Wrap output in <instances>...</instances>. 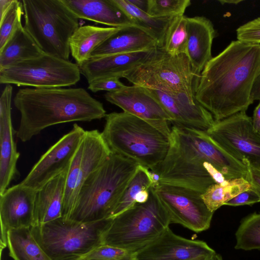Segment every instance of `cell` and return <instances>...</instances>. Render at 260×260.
I'll return each mask as SVG.
<instances>
[{
	"label": "cell",
	"mask_w": 260,
	"mask_h": 260,
	"mask_svg": "<svg viewBox=\"0 0 260 260\" xmlns=\"http://www.w3.org/2000/svg\"><path fill=\"white\" fill-rule=\"evenodd\" d=\"M260 74V44L232 41L201 72L195 99L219 121L246 112Z\"/></svg>",
	"instance_id": "obj_1"
},
{
	"label": "cell",
	"mask_w": 260,
	"mask_h": 260,
	"mask_svg": "<svg viewBox=\"0 0 260 260\" xmlns=\"http://www.w3.org/2000/svg\"><path fill=\"white\" fill-rule=\"evenodd\" d=\"M164 159L153 170L160 184L183 187L202 194L215 182L208 171L212 164L226 180L248 178V168L217 145L206 131L173 124Z\"/></svg>",
	"instance_id": "obj_2"
},
{
	"label": "cell",
	"mask_w": 260,
	"mask_h": 260,
	"mask_svg": "<svg viewBox=\"0 0 260 260\" xmlns=\"http://www.w3.org/2000/svg\"><path fill=\"white\" fill-rule=\"evenodd\" d=\"M13 102L20 114L16 136L23 142L54 125L89 122L107 115L103 104L81 87L23 88L17 91Z\"/></svg>",
	"instance_id": "obj_3"
},
{
	"label": "cell",
	"mask_w": 260,
	"mask_h": 260,
	"mask_svg": "<svg viewBox=\"0 0 260 260\" xmlns=\"http://www.w3.org/2000/svg\"><path fill=\"white\" fill-rule=\"evenodd\" d=\"M138 166L112 152L83 184L69 219L89 223L110 218Z\"/></svg>",
	"instance_id": "obj_4"
},
{
	"label": "cell",
	"mask_w": 260,
	"mask_h": 260,
	"mask_svg": "<svg viewBox=\"0 0 260 260\" xmlns=\"http://www.w3.org/2000/svg\"><path fill=\"white\" fill-rule=\"evenodd\" d=\"M102 136L112 153L153 170L165 158L169 138L144 120L131 114L106 115Z\"/></svg>",
	"instance_id": "obj_5"
},
{
	"label": "cell",
	"mask_w": 260,
	"mask_h": 260,
	"mask_svg": "<svg viewBox=\"0 0 260 260\" xmlns=\"http://www.w3.org/2000/svg\"><path fill=\"white\" fill-rule=\"evenodd\" d=\"M25 30L43 53L69 60L70 40L79 19L60 0H23Z\"/></svg>",
	"instance_id": "obj_6"
},
{
	"label": "cell",
	"mask_w": 260,
	"mask_h": 260,
	"mask_svg": "<svg viewBox=\"0 0 260 260\" xmlns=\"http://www.w3.org/2000/svg\"><path fill=\"white\" fill-rule=\"evenodd\" d=\"M148 201L112 218L102 236V244L135 252L159 236L171 223L151 187Z\"/></svg>",
	"instance_id": "obj_7"
},
{
	"label": "cell",
	"mask_w": 260,
	"mask_h": 260,
	"mask_svg": "<svg viewBox=\"0 0 260 260\" xmlns=\"http://www.w3.org/2000/svg\"><path fill=\"white\" fill-rule=\"evenodd\" d=\"M111 220L81 223L61 217L30 229L52 260H79L102 244L103 235Z\"/></svg>",
	"instance_id": "obj_8"
},
{
	"label": "cell",
	"mask_w": 260,
	"mask_h": 260,
	"mask_svg": "<svg viewBox=\"0 0 260 260\" xmlns=\"http://www.w3.org/2000/svg\"><path fill=\"white\" fill-rule=\"evenodd\" d=\"M199 77L194 74L186 54L172 55L159 47L123 76L134 85L171 95L185 94L192 99H195Z\"/></svg>",
	"instance_id": "obj_9"
},
{
	"label": "cell",
	"mask_w": 260,
	"mask_h": 260,
	"mask_svg": "<svg viewBox=\"0 0 260 260\" xmlns=\"http://www.w3.org/2000/svg\"><path fill=\"white\" fill-rule=\"evenodd\" d=\"M77 63L45 53L0 70V83L37 88L76 84L80 79Z\"/></svg>",
	"instance_id": "obj_10"
},
{
	"label": "cell",
	"mask_w": 260,
	"mask_h": 260,
	"mask_svg": "<svg viewBox=\"0 0 260 260\" xmlns=\"http://www.w3.org/2000/svg\"><path fill=\"white\" fill-rule=\"evenodd\" d=\"M206 132L233 157L244 164L248 161L251 167L260 169V134L253 130L252 118L246 112L215 121Z\"/></svg>",
	"instance_id": "obj_11"
},
{
	"label": "cell",
	"mask_w": 260,
	"mask_h": 260,
	"mask_svg": "<svg viewBox=\"0 0 260 260\" xmlns=\"http://www.w3.org/2000/svg\"><path fill=\"white\" fill-rule=\"evenodd\" d=\"M111 153L101 132L85 131L68 171L62 217L70 218L83 184Z\"/></svg>",
	"instance_id": "obj_12"
},
{
	"label": "cell",
	"mask_w": 260,
	"mask_h": 260,
	"mask_svg": "<svg viewBox=\"0 0 260 260\" xmlns=\"http://www.w3.org/2000/svg\"><path fill=\"white\" fill-rule=\"evenodd\" d=\"M166 211L170 223L196 233L208 230L213 213L204 203L201 193L191 189L160 184L152 187Z\"/></svg>",
	"instance_id": "obj_13"
},
{
	"label": "cell",
	"mask_w": 260,
	"mask_h": 260,
	"mask_svg": "<svg viewBox=\"0 0 260 260\" xmlns=\"http://www.w3.org/2000/svg\"><path fill=\"white\" fill-rule=\"evenodd\" d=\"M85 131L77 124L44 153L21 182L38 190L47 183L68 170Z\"/></svg>",
	"instance_id": "obj_14"
},
{
	"label": "cell",
	"mask_w": 260,
	"mask_h": 260,
	"mask_svg": "<svg viewBox=\"0 0 260 260\" xmlns=\"http://www.w3.org/2000/svg\"><path fill=\"white\" fill-rule=\"evenodd\" d=\"M105 99L123 112L134 115L149 123L163 134L170 136L171 118L159 101L145 87L125 86L114 92H107Z\"/></svg>",
	"instance_id": "obj_15"
},
{
	"label": "cell",
	"mask_w": 260,
	"mask_h": 260,
	"mask_svg": "<svg viewBox=\"0 0 260 260\" xmlns=\"http://www.w3.org/2000/svg\"><path fill=\"white\" fill-rule=\"evenodd\" d=\"M215 253L205 241L182 237L169 227L154 241L134 252L133 260H207Z\"/></svg>",
	"instance_id": "obj_16"
},
{
	"label": "cell",
	"mask_w": 260,
	"mask_h": 260,
	"mask_svg": "<svg viewBox=\"0 0 260 260\" xmlns=\"http://www.w3.org/2000/svg\"><path fill=\"white\" fill-rule=\"evenodd\" d=\"M37 192L20 182L0 194L1 247H7L9 231L34 226Z\"/></svg>",
	"instance_id": "obj_17"
},
{
	"label": "cell",
	"mask_w": 260,
	"mask_h": 260,
	"mask_svg": "<svg viewBox=\"0 0 260 260\" xmlns=\"http://www.w3.org/2000/svg\"><path fill=\"white\" fill-rule=\"evenodd\" d=\"M12 91L11 85L7 84L0 98V194L20 175L17 168L20 153L14 140L16 132L11 116Z\"/></svg>",
	"instance_id": "obj_18"
},
{
	"label": "cell",
	"mask_w": 260,
	"mask_h": 260,
	"mask_svg": "<svg viewBox=\"0 0 260 260\" xmlns=\"http://www.w3.org/2000/svg\"><path fill=\"white\" fill-rule=\"evenodd\" d=\"M159 101L171 118L173 124L206 131L215 122L212 115L196 99L185 94L171 95L148 89Z\"/></svg>",
	"instance_id": "obj_19"
},
{
	"label": "cell",
	"mask_w": 260,
	"mask_h": 260,
	"mask_svg": "<svg viewBox=\"0 0 260 260\" xmlns=\"http://www.w3.org/2000/svg\"><path fill=\"white\" fill-rule=\"evenodd\" d=\"M155 48L134 53L90 58L77 65L81 74L86 78L88 84L104 78H123L126 72L146 60Z\"/></svg>",
	"instance_id": "obj_20"
},
{
	"label": "cell",
	"mask_w": 260,
	"mask_h": 260,
	"mask_svg": "<svg viewBox=\"0 0 260 260\" xmlns=\"http://www.w3.org/2000/svg\"><path fill=\"white\" fill-rule=\"evenodd\" d=\"M186 55L194 74L200 76L213 57L212 46L215 30L212 22L204 16L187 17Z\"/></svg>",
	"instance_id": "obj_21"
},
{
	"label": "cell",
	"mask_w": 260,
	"mask_h": 260,
	"mask_svg": "<svg viewBox=\"0 0 260 260\" xmlns=\"http://www.w3.org/2000/svg\"><path fill=\"white\" fill-rule=\"evenodd\" d=\"M77 18L109 26L122 27L134 25L114 0H60Z\"/></svg>",
	"instance_id": "obj_22"
},
{
	"label": "cell",
	"mask_w": 260,
	"mask_h": 260,
	"mask_svg": "<svg viewBox=\"0 0 260 260\" xmlns=\"http://www.w3.org/2000/svg\"><path fill=\"white\" fill-rule=\"evenodd\" d=\"M156 47L157 42L147 32L132 25L120 27L92 52L90 58L134 53Z\"/></svg>",
	"instance_id": "obj_23"
},
{
	"label": "cell",
	"mask_w": 260,
	"mask_h": 260,
	"mask_svg": "<svg viewBox=\"0 0 260 260\" xmlns=\"http://www.w3.org/2000/svg\"><path fill=\"white\" fill-rule=\"evenodd\" d=\"M68 170L54 178L37 190L35 201L34 226L62 217Z\"/></svg>",
	"instance_id": "obj_24"
},
{
	"label": "cell",
	"mask_w": 260,
	"mask_h": 260,
	"mask_svg": "<svg viewBox=\"0 0 260 260\" xmlns=\"http://www.w3.org/2000/svg\"><path fill=\"white\" fill-rule=\"evenodd\" d=\"M120 27H103L87 25L79 26L70 40L72 57L77 64L90 58L92 52Z\"/></svg>",
	"instance_id": "obj_25"
},
{
	"label": "cell",
	"mask_w": 260,
	"mask_h": 260,
	"mask_svg": "<svg viewBox=\"0 0 260 260\" xmlns=\"http://www.w3.org/2000/svg\"><path fill=\"white\" fill-rule=\"evenodd\" d=\"M43 53L22 26L0 49V70L38 57Z\"/></svg>",
	"instance_id": "obj_26"
},
{
	"label": "cell",
	"mask_w": 260,
	"mask_h": 260,
	"mask_svg": "<svg viewBox=\"0 0 260 260\" xmlns=\"http://www.w3.org/2000/svg\"><path fill=\"white\" fill-rule=\"evenodd\" d=\"M114 1L129 17L134 25L147 32L156 41L158 47H162L168 28L175 17L152 16L134 6L128 0Z\"/></svg>",
	"instance_id": "obj_27"
},
{
	"label": "cell",
	"mask_w": 260,
	"mask_h": 260,
	"mask_svg": "<svg viewBox=\"0 0 260 260\" xmlns=\"http://www.w3.org/2000/svg\"><path fill=\"white\" fill-rule=\"evenodd\" d=\"M7 247L14 260H52L36 241L30 228L9 231Z\"/></svg>",
	"instance_id": "obj_28"
},
{
	"label": "cell",
	"mask_w": 260,
	"mask_h": 260,
	"mask_svg": "<svg viewBox=\"0 0 260 260\" xmlns=\"http://www.w3.org/2000/svg\"><path fill=\"white\" fill-rule=\"evenodd\" d=\"M251 184L243 178L225 180L210 186L201 194L209 210L214 213L227 201L251 188Z\"/></svg>",
	"instance_id": "obj_29"
},
{
	"label": "cell",
	"mask_w": 260,
	"mask_h": 260,
	"mask_svg": "<svg viewBox=\"0 0 260 260\" xmlns=\"http://www.w3.org/2000/svg\"><path fill=\"white\" fill-rule=\"evenodd\" d=\"M148 169L139 165L133 178L125 188L112 216L113 218L132 207L136 204L137 194L144 189H149L152 183L148 175Z\"/></svg>",
	"instance_id": "obj_30"
},
{
	"label": "cell",
	"mask_w": 260,
	"mask_h": 260,
	"mask_svg": "<svg viewBox=\"0 0 260 260\" xmlns=\"http://www.w3.org/2000/svg\"><path fill=\"white\" fill-rule=\"evenodd\" d=\"M236 249H260V213H253L241 222L236 234Z\"/></svg>",
	"instance_id": "obj_31"
},
{
	"label": "cell",
	"mask_w": 260,
	"mask_h": 260,
	"mask_svg": "<svg viewBox=\"0 0 260 260\" xmlns=\"http://www.w3.org/2000/svg\"><path fill=\"white\" fill-rule=\"evenodd\" d=\"M187 23V17L184 15L174 18L168 28L161 47L167 53L172 55L186 53Z\"/></svg>",
	"instance_id": "obj_32"
},
{
	"label": "cell",
	"mask_w": 260,
	"mask_h": 260,
	"mask_svg": "<svg viewBox=\"0 0 260 260\" xmlns=\"http://www.w3.org/2000/svg\"><path fill=\"white\" fill-rule=\"evenodd\" d=\"M23 14L24 11L22 1L13 0L10 9L0 18V49L22 26L21 17Z\"/></svg>",
	"instance_id": "obj_33"
},
{
	"label": "cell",
	"mask_w": 260,
	"mask_h": 260,
	"mask_svg": "<svg viewBox=\"0 0 260 260\" xmlns=\"http://www.w3.org/2000/svg\"><path fill=\"white\" fill-rule=\"evenodd\" d=\"M190 0H148L147 13L154 17H175L183 15Z\"/></svg>",
	"instance_id": "obj_34"
},
{
	"label": "cell",
	"mask_w": 260,
	"mask_h": 260,
	"mask_svg": "<svg viewBox=\"0 0 260 260\" xmlns=\"http://www.w3.org/2000/svg\"><path fill=\"white\" fill-rule=\"evenodd\" d=\"M134 252L102 244L79 260H133Z\"/></svg>",
	"instance_id": "obj_35"
},
{
	"label": "cell",
	"mask_w": 260,
	"mask_h": 260,
	"mask_svg": "<svg viewBox=\"0 0 260 260\" xmlns=\"http://www.w3.org/2000/svg\"><path fill=\"white\" fill-rule=\"evenodd\" d=\"M237 40L260 44V16L239 26L236 30Z\"/></svg>",
	"instance_id": "obj_36"
},
{
	"label": "cell",
	"mask_w": 260,
	"mask_h": 260,
	"mask_svg": "<svg viewBox=\"0 0 260 260\" xmlns=\"http://www.w3.org/2000/svg\"><path fill=\"white\" fill-rule=\"evenodd\" d=\"M119 79L113 77L98 80L89 83L88 89L93 92L99 91H107L108 92H116L126 86L120 81Z\"/></svg>",
	"instance_id": "obj_37"
},
{
	"label": "cell",
	"mask_w": 260,
	"mask_h": 260,
	"mask_svg": "<svg viewBox=\"0 0 260 260\" xmlns=\"http://www.w3.org/2000/svg\"><path fill=\"white\" fill-rule=\"evenodd\" d=\"M260 202V195L252 187L225 202L224 205L239 206L250 205Z\"/></svg>",
	"instance_id": "obj_38"
},
{
	"label": "cell",
	"mask_w": 260,
	"mask_h": 260,
	"mask_svg": "<svg viewBox=\"0 0 260 260\" xmlns=\"http://www.w3.org/2000/svg\"><path fill=\"white\" fill-rule=\"evenodd\" d=\"M245 164L248 168L249 175L247 181L260 195V169L251 167L248 161Z\"/></svg>",
	"instance_id": "obj_39"
},
{
	"label": "cell",
	"mask_w": 260,
	"mask_h": 260,
	"mask_svg": "<svg viewBox=\"0 0 260 260\" xmlns=\"http://www.w3.org/2000/svg\"><path fill=\"white\" fill-rule=\"evenodd\" d=\"M252 123L253 128L254 132L256 133L260 132V101L255 107L254 111L253 117L252 118Z\"/></svg>",
	"instance_id": "obj_40"
},
{
	"label": "cell",
	"mask_w": 260,
	"mask_h": 260,
	"mask_svg": "<svg viewBox=\"0 0 260 260\" xmlns=\"http://www.w3.org/2000/svg\"><path fill=\"white\" fill-rule=\"evenodd\" d=\"M251 98L254 102L255 100L260 101V74L256 78L253 85Z\"/></svg>",
	"instance_id": "obj_41"
},
{
	"label": "cell",
	"mask_w": 260,
	"mask_h": 260,
	"mask_svg": "<svg viewBox=\"0 0 260 260\" xmlns=\"http://www.w3.org/2000/svg\"><path fill=\"white\" fill-rule=\"evenodd\" d=\"M13 2V0H0V18L7 13Z\"/></svg>",
	"instance_id": "obj_42"
},
{
	"label": "cell",
	"mask_w": 260,
	"mask_h": 260,
	"mask_svg": "<svg viewBox=\"0 0 260 260\" xmlns=\"http://www.w3.org/2000/svg\"><path fill=\"white\" fill-rule=\"evenodd\" d=\"M149 189H144L137 194L136 199V203H144L148 201L150 195Z\"/></svg>",
	"instance_id": "obj_43"
},
{
	"label": "cell",
	"mask_w": 260,
	"mask_h": 260,
	"mask_svg": "<svg viewBox=\"0 0 260 260\" xmlns=\"http://www.w3.org/2000/svg\"><path fill=\"white\" fill-rule=\"evenodd\" d=\"M129 3L138 9L147 12L148 0H128Z\"/></svg>",
	"instance_id": "obj_44"
},
{
	"label": "cell",
	"mask_w": 260,
	"mask_h": 260,
	"mask_svg": "<svg viewBox=\"0 0 260 260\" xmlns=\"http://www.w3.org/2000/svg\"><path fill=\"white\" fill-rule=\"evenodd\" d=\"M243 2L242 0H222L219 1V2L221 3L222 5L224 4H234L237 5L239 3Z\"/></svg>",
	"instance_id": "obj_45"
},
{
	"label": "cell",
	"mask_w": 260,
	"mask_h": 260,
	"mask_svg": "<svg viewBox=\"0 0 260 260\" xmlns=\"http://www.w3.org/2000/svg\"><path fill=\"white\" fill-rule=\"evenodd\" d=\"M207 260H223V259L220 254L215 253Z\"/></svg>",
	"instance_id": "obj_46"
},
{
	"label": "cell",
	"mask_w": 260,
	"mask_h": 260,
	"mask_svg": "<svg viewBox=\"0 0 260 260\" xmlns=\"http://www.w3.org/2000/svg\"><path fill=\"white\" fill-rule=\"evenodd\" d=\"M259 133L260 134V132Z\"/></svg>",
	"instance_id": "obj_47"
}]
</instances>
